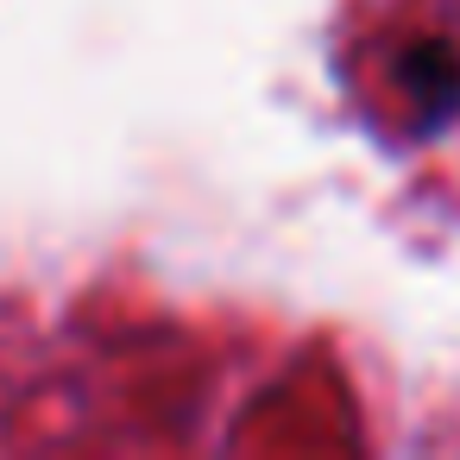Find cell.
I'll use <instances>...</instances> for the list:
<instances>
[{
  "label": "cell",
  "mask_w": 460,
  "mask_h": 460,
  "mask_svg": "<svg viewBox=\"0 0 460 460\" xmlns=\"http://www.w3.org/2000/svg\"><path fill=\"white\" fill-rule=\"evenodd\" d=\"M397 83H403L416 120H429V127L460 108V58L447 45H410L397 58Z\"/></svg>",
  "instance_id": "1"
}]
</instances>
